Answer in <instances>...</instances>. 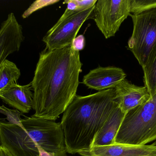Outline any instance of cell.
Listing matches in <instances>:
<instances>
[{"mask_svg":"<svg viewBox=\"0 0 156 156\" xmlns=\"http://www.w3.org/2000/svg\"><path fill=\"white\" fill-rule=\"evenodd\" d=\"M156 140V92L125 115L114 143L144 145Z\"/></svg>","mask_w":156,"mask_h":156,"instance_id":"277c9868","label":"cell"},{"mask_svg":"<svg viewBox=\"0 0 156 156\" xmlns=\"http://www.w3.org/2000/svg\"><path fill=\"white\" fill-rule=\"evenodd\" d=\"M144 86L150 95L156 92V43L149 54L144 66L143 67Z\"/></svg>","mask_w":156,"mask_h":156,"instance_id":"5bb4252c","label":"cell"},{"mask_svg":"<svg viewBox=\"0 0 156 156\" xmlns=\"http://www.w3.org/2000/svg\"><path fill=\"white\" fill-rule=\"evenodd\" d=\"M82 64L72 45L45 49L40 53L33 81L35 117L55 121L76 95Z\"/></svg>","mask_w":156,"mask_h":156,"instance_id":"6da1fadb","label":"cell"},{"mask_svg":"<svg viewBox=\"0 0 156 156\" xmlns=\"http://www.w3.org/2000/svg\"><path fill=\"white\" fill-rule=\"evenodd\" d=\"M0 113L6 116V119L9 123L22 126L21 116H25L18 110L8 109L3 105L0 106Z\"/></svg>","mask_w":156,"mask_h":156,"instance_id":"2e32d148","label":"cell"},{"mask_svg":"<svg viewBox=\"0 0 156 156\" xmlns=\"http://www.w3.org/2000/svg\"><path fill=\"white\" fill-rule=\"evenodd\" d=\"M59 1H37L34 2V3L30 6L29 8L24 12L23 14V17H27L28 16L30 15L33 12H35L36 10L40 8H43L44 6L50 5L54 4L58 2Z\"/></svg>","mask_w":156,"mask_h":156,"instance_id":"ac0fdd59","label":"cell"},{"mask_svg":"<svg viewBox=\"0 0 156 156\" xmlns=\"http://www.w3.org/2000/svg\"><path fill=\"white\" fill-rule=\"evenodd\" d=\"M156 7V0H131V13H138Z\"/></svg>","mask_w":156,"mask_h":156,"instance_id":"e0dca14e","label":"cell"},{"mask_svg":"<svg viewBox=\"0 0 156 156\" xmlns=\"http://www.w3.org/2000/svg\"><path fill=\"white\" fill-rule=\"evenodd\" d=\"M21 71L16 64L7 59L0 65V92L13 83H18Z\"/></svg>","mask_w":156,"mask_h":156,"instance_id":"9a60e30c","label":"cell"},{"mask_svg":"<svg viewBox=\"0 0 156 156\" xmlns=\"http://www.w3.org/2000/svg\"><path fill=\"white\" fill-rule=\"evenodd\" d=\"M32 89L31 83L25 85L13 83L0 92V98L10 107L23 114L28 113L34 107Z\"/></svg>","mask_w":156,"mask_h":156,"instance_id":"7c38bea8","label":"cell"},{"mask_svg":"<svg viewBox=\"0 0 156 156\" xmlns=\"http://www.w3.org/2000/svg\"><path fill=\"white\" fill-rule=\"evenodd\" d=\"M79 154L81 156H156V146L114 143L93 147Z\"/></svg>","mask_w":156,"mask_h":156,"instance_id":"8fae6325","label":"cell"},{"mask_svg":"<svg viewBox=\"0 0 156 156\" xmlns=\"http://www.w3.org/2000/svg\"><path fill=\"white\" fill-rule=\"evenodd\" d=\"M0 156H13L3 147H0Z\"/></svg>","mask_w":156,"mask_h":156,"instance_id":"44dd1931","label":"cell"},{"mask_svg":"<svg viewBox=\"0 0 156 156\" xmlns=\"http://www.w3.org/2000/svg\"><path fill=\"white\" fill-rule=\"evenodd\" d=\"M151 145H152L154 146H156V140H155V142Z\"/></svg>","mask_w":156,"mask_h":156,"instance_id":"7402d4cb","label":"cell"},{"mask_svg":"<svg viewBox=\"0 0 156 156\" xmlns=\"http://www.w3.org/2000/svg\"><path fill=\"white\" fill-rule=\"evenodd\" d=\"M114 89L118 107L125 114L145 103L151 96L145 86H136L126 79L121 82Z\"/></svg>","mask_w":156,"mask_h":156,"instance_id":"30bf717a","label":"cell"},{"mask_svg":"<svg viewBox=\"0 0 156 156\" xmlns=\"http://www.w3.org/2000/svg\"><path fill=\"white\" fill-rule=\"evenodd\" d=\"M126 77V74L122 68L100 66L84 75L82 83L89 89L101 91L114 89Z\"/></svg>","mask_w":156,"mask_h":156,"instance_id":"9c48e42d","label":"cell"},{"mask_svg":"<svg viewBox=\"0 0 156 156\" xmlns=\"http://www.w3.org/2000/svg\"><path fill=\"white\" fill-rule=\"evenodd\" d=\"M94 20L105 38L115 36L122 23L131 14V0H98Z\"/></svg>","mask_w":156,"mask_h":156,"instance_id":"8992f818","label":"cell"},{"mask_svg":"<svg viewBox=\"0 0 156 156\" xmlns=\"http://www.w3.org/2000/svg\"><path fill=\"white\" fill-rule=\"evenodd\" d=\"M2 146V142H1V135H0V147Z\"/></svg>","mask_w":156,"mask_h":156,"instance_id":"603a6c76","label":"cell"},{"mask_svg":"<svg viewBox=\"0 0 156 156\" xmlns=\"http://www.w3.org/2000/svg\"><path fill=\"white\" fill-rule=\"evenodd\" d=\"M94 7L78 11L60 24H55L42 39L46 49H58L72 45L83 24L88 19H93Z\"/></svg>","mask_w":156,"mask_h":156,"instance_id":"52a82bcc","label":"cell"},{"mask_svg":"<svg viewBox=\"0 0 156 156\" xmlns=\"http://www.w3.org/2000/svg\"><path fill=\"white\" fill-rule=\"evenodd\" d=\"M72 45L75 49L80 50L83 49L85 45V39L84 36L80 35L78 37H76L72 43Z\"/></svg>","mask_w":156,"mask_h":156,"instance_id":"d6986e66","label":"cell"},{"mask_svg":"<svg viewBox=\"0 0 156 156\" xmlns=\"http://www.w3.org/2000/svg\"><path fill=\"white\" fill-rule=\"evenodd\" d=\"M24 40L22 25L13 13L9 14L0 27V65L9 55L20 50Z\"/></svg>","mask_w":156,"mask_h":156,"instance_id":"ba28073f","label":"cell"},{"mask_svg":"<svg viewBox=\"0 0 156 156\" xmlns=\"http://www.w3.org/2000/svg\"><path fill=\"white\" fill-rule=\"evenodd\" d=\"M125 114L118 106L115 108L96 133L90 147L105 146L114 144L115 138Z\"/></svg>","mask_w":156,"mask_h":156,"instance_id":"4fadbf2b","label":"cell"},{"mask_svg":"<svg viewBox=\"0 0 156 156\" xmlns=\"http://www.w3.org/2000/svg\"><path fill=\"white\" fill-rule=\"evenodd\" d=\"M37 148L39 152V156H55V154L48 152L40 147H37Z\"/></svg>","mask_w":156,"mask_h":156,"instance_id":"ffe728a7","label":"cell"},{"mask_svg":"<svg viewBox=\"0 0 156 156\" xmlns=\"http://www.w3.org/2000/svg\"><path fill=\"white\" fill-rule=\"evenodd\" d=\"M130 16L133 30L128 40V49L143 67L156 43V7Z\"/></svg>","mask_w":156,"mask_h":156,"instance_id":"5b68a950","label":"cell"},{"mask_svg":"<svg viewBox=\"0 0 156 156\" xmlns=\"http://www.w3.org/2000/svg\"><path fill=\"white\" fill-rule=\"evenodd\" d=\"M117 106L114 89L76 95L60 123L67 153L74 154L90 149L96 133Z\"/></svg>","mask_w":156,"mask_h":156,"instance_id":"7a4b0ae2","label":"cell"},{"mask_svg":"<svg viewBox=\"0 0 156 156\" xmlns=\"http://www.w3.org/2000/svg\"><path fill=\"white\" fill-rule=\"evenodd\" d=\"M22 126L0 119L2 146L13 156H39L40 147L55 156H66L65 136L60 123L25 116Z\"/></svg>","mask_w":156,"mask_h":156,"instance_id":"3957f363","label":"cell"},{"mask_svg":"<svg viewBox=\"0 0 156 156\" xmlns=\"http://www.w3.org/2000/svg\"></svg>","mask_w":156,"mask_h":156,"instance_id":"cb8c5ba5","label":"cell"}]
</instances>
